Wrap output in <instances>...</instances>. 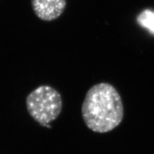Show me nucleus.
<instances>
[{"mask_svg":"<svg viewBox=\"0 0 154 154\" xmlns=\"http://www.w3.org/2000/svg\"><path fill=\"white\" fill-rule=\"evenodd\" d=\"M138 24L154 35V11L145 9L137 17Z\"/></svg>","mask_w":154,"mask_h":154,"instance_id":"nucleus-4","label":"nucleus"},{"mask_svg":"<svg viewBox=\"0 0 154 154\" xmlns=\"http://www.w3.org/2000/svg\"><path fill=\"white\" fill-rule=\"evenodd\" d=\"M86 126L97 133L116 128L124 118V106L119 92L111 84L100 83L89 88L82 106Z\"/></svg>","mask_w":154,"mask_h":154,"instance_id":"nucleus-1","label":"nucleus"},{"mask_svg":"<svg viewBox=\"0 0 154 154\" xmlns=\"http://www.w3.org/2000/svg\"><path fill=\"white\" fill-rule=\"evenodd\" d=\"M26 105L29 114L41 126L46 127L59 117L62 109V99L55 88L43 85L29 94Z\"/></svg>","mask_w":154,"mask_h":154,"instance_id":"nucleus-2","label":"nucleus"},{"mask_svg":"<svg viewBox=\"0 0 154 154\" xmlns=\"http://www.w3.org/2000/svg\"><path fill=\"white\" fill-rule=\"evenodd\" d=\"M66 0H32V7L36 16L46 22H51L63 14Z\"/></svg>","mask_w":154,"mask_h":154,"instance_id":"nucleus-3","label":"nucleus"}]
</instances>
